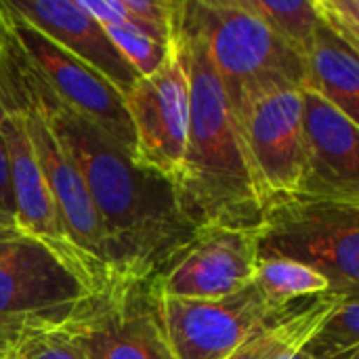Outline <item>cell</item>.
<instances>
[{"label":"cell","instance_id":"cell-1","mask_svg":"<svg viewBox=\"0 0 359 359\" xmlns=\"http://www.w3.org/2000/svg\"><path fill=\"white\" fill-rule=\"evenodd\" d=\"M29 69L40 107L93 200L109 276L156 278L200 233L183 215L175 183L137 162Z\"/></svg>","mask_w":359,"mask_h":359},{"label":"cell","instance_id":"cell-2","mask_svg":"<svg viewBox=\"0 0 359 359\" xmlns=\"http://www.w3.org/2000/svg\"><path fill=\"white\" fill-rule=\"evenodd\" d=\"M170 48L189 88V122L181 172L175 181L183 215L198 231H257L263 200L257 189L238 122L198 29L177 2Z\"/></svg>","mask_w":359,"mask_h":359},{"label":"cell","instance_id":"cell-3","mask_svg":"<svg viewBox=\"0 0 359 359\" xmlns=\"http://www.w3.org/2000/svg\"><path fill=\"white\" fill-rule=\"evenodd\" d=\"M181 13L202 36L233 114L271 90L305 86V57L244 0H181Z\"/></svg>","mask_w":359,"mask_h":359},{"label":"cell","instance_id":"cell-4","mask_svg":"<svg viewBox=\"0 0 359 359\" xmlns=\"http://www.w3.org/2000/svg\"><path fill=\"white\" fill-rule=\"evenodd\" d=\"M259 261L288 259L322 273L332 292L359 294V202L290 196L263 210Z\"/></svg>","mask_w":359,"mask_h":359},{"label":"cell","instance_id":"cell-5","mask_svg":"<svg viewBox=\"0 0 359 359\" xmlns=\"http://www.w3.org/2000/svg\"><path fill=\"white\" fill-rule=\"evenodd\" d=\"M61 330L88 359H177L151 280L109 276L72 311Z\"/></svg>","mask_w":359,"mask_h":359},{"label":"cell","instance_id":"cell-6","mask_svg":"<svg viewBox=\"0 0 359 359\" xmlns=\"http://www.w3.org/2000/svg\"><path fill=\"white\" fill-rule=\"evenodd\" d=\"M90 290L44 244L21 238L0 259V359H11L29 337L65 324Z\"/></svg>","mask_w":359,"mask_h":359},{"label":"cell","instance_id":"cell-7","mask_svg":"<svg viewBox=\"0 0 359 359\" xmlns=\"http://www.w3.org/2000/svg\"><path fill=\"white\" fill-rule=\"evenodd\" d=\"M233 118L263 210L276 200L299 196L307 175L301 88H280L257 97Z\"/></svg>","mask_w":359,"mask_h":359},{"label":"cell","instance_id":"cell-8","mask_svg":"<svg viewBox=\"0 0 359 359\" xmlns=\"http://www.w3.org/2000/svg\"><path fill=\"white\" fill-rule=\"evenodd\" d=\"M4 19L19 42L25 59L44 84L74 111L84 116L137 160V139L124 103V95L97 69L88 67L21 15L0 2ZM139 162V160H137Z\"/></svg>","mask_w":359,"mask_h":359},{"label":"cell","instance_id":"cell-9","mask_svg":"<svg viewBox=\"0 0 359 359\" xmlns=\"http://www.w3.org/2000/svg\"><path fill=\"white\" fill-rule=\"evenodd\" d=\"M292 303L273 307L255 282L217 301L160 297L166 337L177 359H227L252 334L273 324Z\"/></svg>","mask_w":359,"mask_h":359},{"label":"cell","instance_id":"cell-10","mask_svg":"<svg viewBox=\"0 0 359 359\" xmlns=\"http://www.w3.org/2000/svg\"><path fill=\"white\" fill-rule=\"evenodd\" d=\"M259 250L255 231L206 229L156 278V292L177 301H217L255 282Z\"/></svg>","mask_w":359,"mask_h":359},{"label":"cell","instance_id":"cell-11","mask_svg":"<svg viewBox=\"0 0 359 359\" xmlns=\"http://www.w3.org/2000/svg\"><path fill=\"white\" fill-rule=\"evenodd\" d=\"M124 103L137 139V160L175 183L185 156L189 88L172 48L162 69L141 78Z\"/></svg>","mask_w":359,"mask_h":359},{"label":"cell","instance_id":"cell-12","mask_svg":"<svg viewBox=\"0 0 359 359\" xmlns=\"http://www.w3.org/2000/svg\"><path fill=\"white\" fill-rule=\"evenodd\" d=\"M8 164H11V183H13V200L17 215V229L40 244H44L59 261H63L82 282L90 288H97L99 282L82 257V252L69 240L57 204L48 191L44 175L36 162V156L29 147L27 135L17 116L6 114L4 124L0 126Z\"/></svg>","mask_w":359,"mask_h":359},{"label":"cell","instance_id":"cell-13","mask_svg":"<svg viewBox=\"0 0 359 359\" xmlns=\"http://www.w3.org/2000/svg\"><path fill=\"white\" fill-rule=\"evenodd\" d=\"M307 175L299 196L359 202V128L339 107L301 88Z\"/></svg>","mask_w":359,"mask_h":359},{"label":"cell","instance_id":"cell-14","mask_svg":"<svg viewBox=\"0 0 359 359\" xmlns=\"http://www.w3.org/2000/svg\"><path fill=\"white\" fill-rule=\"evenodd\" d=\"M11 11L38 27L63 50L105 76L124 97L141 76L109 38L105 25L88 15L78 0H4Z\"/></svg>","mask_w":359,"mask_h":359},{"label":"cell","instance_id":"cell-15","mask_svg":"<svg viewBox=\"0 0 359 359\" xmlns=\"http://www.w3.org/2000/svg\"><path fill=\"white\" fill-rule=\"evenodd\" d=\"M305 90L339 107L353 122L359 118V50L326 29L320 21L305 57Z\"/></svg>","mask_w":359,"mask_h":359},{"label":"cell","instance_id":"cell-16","mask_svg":"<svg viewBox=\"0 0 359 359\" xmlns=\"http://www.w3.org/2000/svg\"><path fill=\"white\" fill-rule=\"evenodd\" d=\"M339 292H324L318 297L294 301L273 324L252 334L227 359H282L299 349L343 299Z\"/></svg>","mask_w":359,"mask_h":359},{"label":"cell","instance_id":"cell-17","mask_svg":"<svg viewBox=\"0 0 359 359\" xmlns=\"http://www.w3.org/2000/svg\"><path fill=\"white\" fill-rule=\"evenodd\" d=\"M255 286L273 307H284L292 301L332 292L330 282L322 273L288 259L259 261Z\"/></svg>","mask_w":359,"mask_h":359},{"label":"cell","instance_id":"cell-18","mask_svg":"<svg viewBox=\"0 0 359 359\" xmlns=\"http://www.w3.org/2000/svg\"><path fill=\"white\" fill-rule=\"evenodd\" d=\"M316 359H358L359 294H345L303 343Z\"/></svg>","mask_w":359,"mask_h":359},{"label":"cell","instance_id":"cell-19","mask_svg":"<svg viewBox=\"0 0 359 359\" xmlns=\"http://www.w3.org/2000/svg\"><path fill=\"white\" fill-rule=\"evenodd\" d=\"M244 2L250 11L263 17L271 25V29L278 32L292 48H297L303 57H307L318 27V15L313 11L311 0H290V2L244 0Z\"/></svg>","mask_w":359,"mask_h":359},{"label":"cell","instance_id":"cell-20","mask_svg":"<svg viewBox=\"0 0 359 359\" xmlns=\"http://www.w3.org/2000/svg\"><path fill=\"white\" fill-rule=\"evenodd\" d=\"M105 29L109 38L114 40V44L120 48V53L126 57V61L137 69L141 78L154 76L158 69H162V65L170 57V46L145 36L143 32H139L126 21L109 23L105 25Z\"/></svg>","mask_w":359,"mask_h":359},{"label":"cell","instance_id":"cell-21","mask_svg":"<svg viewBox=\"0 0 359 359\" xmlns=\"http://www.w3.org/2000/svg\"><path fill=\"white\" fill-rule=\"evenodd\" d=\"M179 0H120L124 21L145 36L170 46Z\"/></svg>","mask_w":359,"mask_h":359},{"label":"cell","instance_id":"cell-22","mask_svg":"<svg viewBox=\"0 0 359 359\" xmlns=\"http://www.w3.org/2000/svg\"><path fill=\"white\" fill-rule=\"evenodd\" d=\"M318 21L359 50V0H311Z\"/></svg>","mask_w":359,"mask_h":359},{"label":"cell","instance_id":"cell-23","mask_svg":"<svg viewBox=\"0 0 359 359\" xmlns=\"http://www.w3.org/2000/svg\"><path fill=\"white\" fill-rule=\"evenodd\" d=\"M11 359H88L84 351L59 328L29 337Z\"/></svg>","mask_w":359,"mask_h":359},{"label":"cell","instance_id":"cell-24","mask_svg":"<svg viewBox=\"0 0 359 359\" xmlns=\"http://www.w3.org/2000/svg\"><path fill=\"white\" fill-rule=\"evenodd\" d=\"M0 227L17 229V215H15V200H13V183H11V164L6 145L0 133ZM21 233V231H19Z\"/></svg>","mask_w":359,"mask_h":359},{"label":"cell","instance_id":"cell-25","mask_svg":"<svg viewBox=\"0 0 359 359\" xmlns=\"http://www.w3.org/2000/svg\"><path fill=\"white\" fill-rule=\"evenodd\" d=\"M17 238H23V233H19L15 229H8V227H0V242H4V240H17Z\"/></svg>","mask_w":359,"mask_h":359},{"label":"cell","instance_id":"cell-26","mask_svg":"<svg viewBox=\"0 0 359 359\" xmlns=\"http://www.w3.org/2000/svg\"><path fill=\"white\" fill-rule=\"evenodd\" d=\"M25 238V236H23ZM21 238H17V240H4V242H0V259H4L13 248H15V244L19 242Z\"/></svg>","mask_w":359,"mask_h":359},{"label":"cell","instance_id":"cell-27","mask_svg":"<svg viewBox=\"0 0 359 359\" xmlns=\"http://www.w3.org/2000/svg\"><path fill=\"white\" fill-rule=\"evenodd\" d=\"M282 359H316L311 353H307L305 349H303V345L299 347V349H294L292 353H288L286 358H282Z\"/></svg>","mask_w":359,"mask_h":359},{"label":"cell","instance_id":"cell-28","mask_svg":"<svg viewBox=\"0 0 359 359\" xmlns=\"http://www.w3.org/2000/svg\"><path fill=\"white\" fill-rule=\"evenodd\" d=\"M4 120H6V109H4V105H2V101H0V126L4 124Z\"/></svg>","mask_w":359,"mask_h":359},{"label":"cell","instance_id":"cell-29","mask_svg":"<svg viewBox=\"0 0 359 359\" xmlns=\"http://www.w3.org/2000/svg\"><path fill=\"white\" fill-rule=\"evenodd\" d=\"M0 44H2V19H0Z\"/></svg>","mask_w":359,"mask_h":359}]
</instances>
